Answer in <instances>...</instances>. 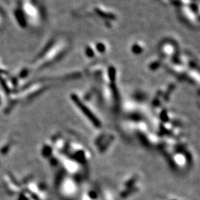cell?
I'll return each mask as SVG.
<instances>
[{"label":"cell","mask_w":200,"mask_h":200,"mask_svg":"<svg viewBox=\"0 0 200 200\" xmlns=\"http://www.w3.org/2000/svg\"><path fill=\"white\" fill-rule=\"evenodd\" d=\"M64 185L62 187L64 191L63 194L65 196H72L76 194L77 191V185L76 181L73 180L72 178L65 177L64 179Z\"/></svg>","instance_id":"obj_3"},{"label":"cell","mask_w":200,"mask_h":200,"mask_svg":"<svg viewBox=\"0 0 200 200\" xmlns=\"http://www.w3.org/2000/svg\"><path fill=\"white\" fill-rule=\"evenodd\" d=\"M72 100L73 102H74V103L78 106V108H80V111L84 113V115L89 119L91 123H92L93 125H95V128H100L101 127L100 119L97 118L96 116L92 113V111H91L87 106H85L83 102L80 100V99L77 97L76 95H72Z\"/></svg>","instance_id":"obj_2"},{"label":"cell","mask_w":200,"mask_h":200,"mask_svg":"<svg viewBox=\"0 0 200 200\" xmlns=\"http://www.w3.org/2000/svg\"><path fill=\"white\" fill-rule=\"evenodd\" d=\"M141 186L142 179L140 175L138 173L131 174L121 182L119 196L122 199H129L130 196L139 192Z\"/></svg>","instance_id":"obj_1"},{"label":"cell","mask_w":200,"mask_h":200,"mask_svg":"<svg viewBox=\"0 0 200 200\" xmlns=\"http://www.w3.org/2000/svg\"><path fill=\"white\" fill-rule=\"evenodd\" d=\"M82 200H100V194L95 189H88L83 194Z\"/></svg>","instance_id":"obj_5"},{"label":"cell","mask_w":200,"mask_h":200,"mask_svg":"<svg viewBox=\"0 0 200 200\" xmlns=\"http://www.w3.org/2000/svg\"><path fill=\"white\" fill-rule=\"evenodd\" d=\"M108 143V145H110L109 143L112 142V135L111 134H107V133H104V134L101 135L100 134L98 137H96V139H95V145H96V148H98V150H104V143Z\"/></svg>","instance_id":"obj_4"},{"label":"cell","mask_w":200,"mask_h":200,"mask_svg":"<svg viewBox=\"0 0 200 200\" xmlns=\"http://www.w3.org/2000/svg\"><path fill=\"white\" fill-rule=\"evenodd\" d=\"M163 200H184V199L180 197H170V196H169V197L165 198V199H164Z\"/></svg>","instance_id":"obj_6"}]
</instances>
